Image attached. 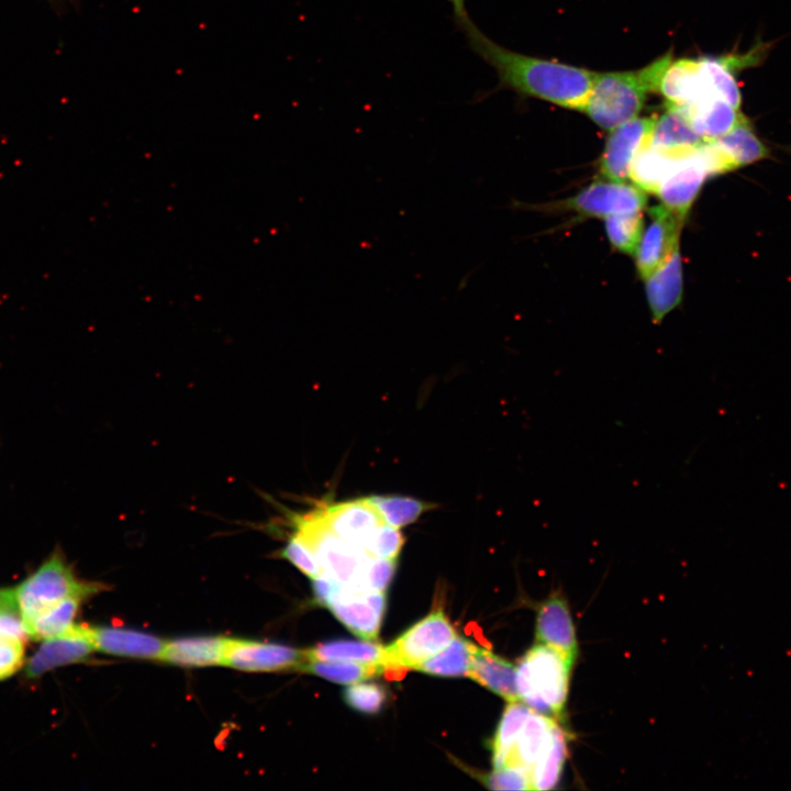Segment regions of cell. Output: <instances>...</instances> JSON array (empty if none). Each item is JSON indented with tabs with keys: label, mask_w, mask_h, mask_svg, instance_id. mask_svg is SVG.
Returning <instances> with one entry per match:
<instances>
[{
	"label": "cell",
	"mask_w": 791,
	"mask_h": 791,
	"mask_svg": "<svg viewBox=\"0 0 791 791\" xmlns=\"http://www.w3.org/2000/svg\"><path fill=\"white\" fill-rule=\"evenodd\" d=\"M452 21L468 48L492 67L499 89L538 98L562 108L582 111L594 71L521 54L491 40L472 20L466 0H446Z\"/></svg>",
	"instance_id": "cell-1"
},
{
	"label": "cell",
	"mask_w": 791,
	"mask_h": 791,
	"mask_svg": "<svg viewBox=\"0 0 791 791\" xmlns=\"http://www.w3.org/2000/svg\"><path fill=\"white\" fill-rule=\"evenodd\" d=\"M671 60V53H667L638 70L594 73L582 112L601 129L611 131L637 118L647 94L658 92Z\"/></svg>",
	"instance_id": "cell-2"
},
{
	"label": "cell",
	"mask_w": 791,
	"mask_h": 791,
	"mask_svg": "<svg viewBox=\"0 0 791 791\" xmlns=\"http://www.w3.org/2000/svg\"><path fill=\"white\" fill-rule=\"evenodd\" d=\"M737 62L732 57L671 60L660 79L658 92L670 107L726 101L739 109L740 91L732 71Z\"/></svg>",
	"instance_id": "cell-3"
},
{
	"label": "cell",
	"mask_w": 791,
	"mask_h": 791,
	"mask_svg": "<svg viewBox=\"0 0 791 791\" xmlns=\"http://www.w3.org/2000/svg\"><path fill=\"white\" fill-rule=\"evenodd\" d=\"M572 664L547 645H534L516 667L520 701L535 712L560 718L568 698Z\"/></svg>",
	"instance_id": "cell-4"
},
{
	"label": "cell",
	"mask_w": 791,
	"mask_h": 791,
	"mask_svg": "<svg viewBox=\"0 0 791 791\" xmlns=\"http://www.w3.org/2000/svg\"><path fill=\"white\" fill-rule=\"evenodd\" d=\"M103 586L80 580L60 550H55L15 589L16 609L25 627L46 610L71 597L87 599Z\"/></svg>",
	"instance_id": "cell-5"
},
{
	"label": "cell",
	"mask_w": 791,
	"mask_h": 791,
	"mask_svg": "<svg viewBox=\"0 0 791 791\" xmlns=\"http://www.w3.org/2000/svg\"><path fill=\"white\" fill-rule=\"evenodd\" d=\"M296 525V534L312 549L322 573L337 582L342 592H368L363 583V570L369 555L363 547L334 534L323 515L297 519Z\"/></svg>",
	"instance_id": "cell-6"
},
{
	"label": "cell",
	"mask_w": 791,
	"mask_h": 791,
	"mask_svg": "<svg viewBox=\"0 0 791 791\" xmlns=\"http://www.w3.org/2000/svg\"><path fill=\"white\" fill-rule=\"evenodd\" d=\"M456 636V630L445 613L442 610L432 612L386 646L383 667L392 665L415 669L447 647Z\"/></svg>",
	"instance_id": "cell-7"
},
{
	"label": "cell",
	"mask_w": 791,
	"mask_h": 791,
	"mask_svg": "<svg viewBox=\"0 0 791 791\" xmlns=\"http://www.w3.org/2000/svg\"><path fill=\"white\" fill-rule=\"evenodd\" d=\"M309 661L307 650L278 643L229 638L224 665L247 672L301 670Z\"/></svg>",
	"instance_id": "cell-8"
},
{
	"label": "cell",
	"mask_w": 791,
	"mask_h": 791,
	"mask_svg": "<svg viewBox=\"0 0 791 791\" xmlns=\"http://www.w3.org/2000/svg\"><path fill=\"white\" fill-rule=\"evenodd\" d=\"M647 202L645 191L624 180L595 181L568 202V207L581 214L608 218L640 212Z\"/></svg>",
	"instance_id": "cell-9"
},
{
	"label": "cell",
	"mask_w": 791,
	"mask_h": 791,
	"mask_svg": "<svg viewBox=\"0 0 791 791\" xmlns=\"http://www.w3.org/2000/svg\"><path fill=\"white\" fill-rule=\"evenodd\" d=\"M651 222L636 249V266L643 279L660 268L678 249L679 234L686 216L666 205L649 209Z\"/></svg>",
	"instance_id": "cell-10"
},
{
	"label": "cell",
	"mask_w": 791,
	"mask_h": 791,
	"mask_svg": "<svg viewBox=\"0 0 791 791\" xmlns=\"http://www.w3.org/2000/svg\"><path fill=\"white\" fill-rule=\"evenodd\" d=\"M656 119L635 118L612 130L600 159V170L608 179L630 178L636 156L649 144Z\"/></svg>",
	"instance_id": "cell-11"
},
{
	"label": "cell",
	"mask_w": 791,
	"mask_h": 791,
	"mask_svg": "<svg viewBox=\"0 0 791 791\" xmlns=\"http://www.w3.org/2000/svg\"><path fill=\"white\" fill-rule=\"evenodd\" d=\"M94 650L90 626L75 624L64 635L43 642L27 660L25 677L36 679L55 668L81 662Z\"/></svg>",
	"instance_id": "cell-12"
},
{
	"label": "cell",
	"mask_w": 791,
	"mask_h": 791,
	"mask_svg": "<svg viewBox=\"0 0 791 791\" xmlns=\"http://www.w3.org/2000/svg\"><path fill=\"white\" fill-rule=\"evenodd\" d=\"M327 608L355 635L376 639L386 612V594L385 591H339Z\"/></svg>",
	"instance_id": "cell-13"
},
{
	"label": "cell",
	"mask_w": 791,
	"mask_h": 791,
	"mask_svg": "<svg viewBox=\"0 0 791 791\" xmlns=\"http://www.w3.org/2000/svg\"><path fill=\"white\" fill-rule=\"evenodd\" d=\"M536 638L570 660L578 656V642L567 600L555 592L544 600L536 613Z\"/></svg>",
	"instance_id": "cell-14"
},
{
	"label": "cell",
	"mask_w": 791,
	"mask_h": 791,
	"mask_svg": "<svg viewBox=\"0 0 791 791\" xmlns=\"http://www.w3.org/2000/svg\"><path fill=\"white\" fill-rule=\"evenodd\" d=\"M96 650L135 659H161L166 642L160 637L125 627H90Z\"/></svg>",
	"instance_id": "cell-15"
},
{
	"label": "cell",
	"mask_w": 791,
	"mask_h": 791,
	"mask_svg": "<svg viewBox=\"0 0 791 791\" xmlns=\"http://www.w3.org/2000/svg\"><path fill=\"white\" fill-rule=\"evenodd\" d=\"M322 515L334 534L360 547L367 536L382 523L378 511L367 498L332 505Z\"/></svg>",
	"instance_id": "cell-16"
},
{
	"label": "cell",
	"mask_w": 791,
	"mask_h": 791,
	"mask_svg": "<svg viewBox=\"0 0 791 791\" xmlns=\"http://www.w3.org/2000/svg\"><path fill=\"white\" fill-rule=\"evenodd\" d=\"M227 640L222 636L176 638L166 642L160 660L185 668L223 666Z\"/></svg>",
	"instance_id": "cell-17"
},
{
	"label": "cell",
	"mask_w": 791,
	"mask_h": 791,
	"mask_svg": "<svg viewBox=\"0 0 791 791\" xmlns=\"http://www.w3.org/2000/svg\"><path fill=\"white\" fill-rule=\"evenodd\" d=\"M645 281L653 321L660 323L681 300L683 279L679 248Z\"/></svg>",
	"instance_id": "cell-18"
},
{
	"label": "cell",
	"mask_w": 791,
	"mask_h": 791,
	"mask_svg": "<svg viewBox=\"0 0 791 791\" xmlns=\"http://www.w3.org/2000/svg\"><path fill=\"white\" fill-rule=\"evenodd\" d=\"M468 677L508 702L520 700L516 667L486 648L474 645Z\"/></svg>",
	"instance_id": "cell-19"
},
{
	"label": "cell",
	"mask_w": 791,
	"mask_h": 791,
	"mask_svg": "<svg viewBox=\"0 0 791 791\" xmlns=\"http://www.w3.org/2000/svg\"><path fill=\"white\" fill-rule=\"evenodd\" d=\"M555 726L553 717L532 710L504 766H517L531 772L550 744Z\"/></svg>",
	"instance_id": "cell-20"
},
{
	"label": "cell",
	"mask_w": 791,
	"mask_h": 791,
	"mask_svg": "<svg viewBox=\"0 0 791 791\" xmlns=\"http://www.w3.org/2000/svg\"><path fill=\"white\" fill-rule=\"evenodd\" d=\"M670 107V105H667ZM703 140H714L735 126L742 116L738 108L726 101H714L688 108H676Z\"/></svg>",
	"instance_id": "cell-21"
},
{
	"label": "cell",
	"mask_w": 791,
	"mask_h": 791,
	"mask_svg": "<svg viewBox=\"0 0 791 791\" xmlns=\"http://www.w3.org/2000/svg\"><path fill=\"white\" fill-rule=\"evenodd\" d=\"M309 661H355L364 664L386 662V647L368 640L336 639L320 643L307 649Z\"/></svg>",
	"instance_id": "cell-22"
},
{
	"label": "cell",
	"mask_w": 791,
	"mask_h": 791,
	"mask_svg": "<svg viewBox=\"0 0 791 791\" xmlns=\"http://www.w3.org/2000/svg\"><path fill=\"white\" fill-rule=\"evenodd\" d=\"M704 141L694 132L680 111L666 105V112L656 119L648 145L657 148L676 149L694 146Z\"/></svg>",
	"instance_id": "cell-23"
},
{
	"label": "cell",
	"mask_w": 791,
	"mask_h": 791,
	"mask_svg": "<svg viewBox=\"0 0 791 791\" xmlns=\"http://www.w3.org/2000/svg\"><path fill=\"white\" fill-rule=\"evenodd\" d=\"M367 500L378 511L383 523L397 528L416 522L425 512L437 504L421 499L399 494H375Z\"/></svg>",
	"instance_id": "cell-24"
},
{
	"label": "cell",
	"mask_w": 791,
	"mask_h": 791,
	"mask_svg": "<svg viewBox=\"0 0 791 791\" xmlns=\"http://www.w3.org/2000/svg\"><path fill=\"white\" fill-rule=\"evenodd\" d=\"M474 644L456 636L447 648L422 661L414 670L439 677H468Z\"/></svg>",
	"instance_id": "cell-25"
},
{
	"label": "cell",
	"mask_w": 791,
	"mask_h": 791,
	"mask_svg": "<svg viewBox=\"0 0 791 791\" xmlns=\"http://www.w3.org/2000/svg\"><path fill=\"white\" fill-rule=\"evenodd\" d=\"M711 141L729 157L735 167L751 163L766 155V147L757 138L744 115L733 129Z\"/></svg>",
	"instance_id": "cell-26"
},
{
	"label": "cell",
	"mask_w": 791,
	"mask_h": 791,
	"mask_svg": "<svg viewBox=\"0 0 791 791\" xmlns=\"http://www.w3.org/2000/svg\"><path fill=\"white\" fill-rule=\"evenodd\" d=\"M531 711L532 709L520 700L508 702L491 743L494 768L506 762Z\"/></svg>",
	"instance_id": "cell-27"
},
{
	"label": "cell",
	"mask_w": 791,
	"mask_h": 791,
	"mask_svg": "<svg viewBox=\"0 0 791 791\" xmlns=\"http://www.w3.org/2000/svg\"><path fill=\"white\" fill-rule=\"evenodd\" d=\"M81 601L67 598L43 612L26 626L30 638L45 640L67 633L75 625Z\"/></svg>",
	"instance_id": "cell-28"
},
{
	"label": "cell",
	"mask_w": 791,
	"mask_h": 791,
	"mask_svg": "<svg viewBox=\"0 0 791 791\" xmlns=\"http://www.w3.org/2000/svg\"><path fill=\"white\" fill-rule=\"evenodd\" d=\"M567 757V738L556 724L550 744L531 770L532 790H550L558 783Z\"/></svg>",
	"instance_id": "cell-29"
},
{
	"label": "cell",
	"mask_w": 791,
	"mask_h": 791,
	"mask_svg": "<svg viewBox=\"0 0 791 791\" xmlns=\"http://www.w3.org/2000/svg\"><path fill=\"white\" fill-rule=\"evenodd\" d=\"M300 671L319 676L332 682L353 684L382 675L383 666L355 661L310 660Z\"/></svg>",
	"instance_id": "cell-30"
},
{
	"label": "cell",
	"mask_w": 791,
	"mask_h": 791,
	"mask_svg": "<svg viewBox=\"0 0 791 791\" xmlns=\"http://www.w3.org/2000/svg\"><path fill=\"white\" fill-rule=\"evenodd\" d=\"M642 212L605 218V232L611 244L622 253L635 255L643 233Z\"/></svg>",
	"instance_id": "cell-31"
},
{
	"label": "cell",
	"mask_w": 791,
	"mask_h": 791,
	"mask_svg": "<svg viewBox=\"0 0 791 791\" xmlns=\"http://www.w3.org/2000/svg\"><path fill=\"white\" fill-rule=\"evenodd\" d=\"M387 690L377 683H353L343 692L345 703L365 714L379 713L387 703Z\"/></svg>",
	"instance_id": "cell-32"
},
{
	"label": "cell",
	"mask_w": 791,
	"mask_h": 791,
	"mask_svg": "<svg viewBox=\"0 0 791 791\" xmlns=\"http://www.w3.org/2000/svg\"><path fill=\"white\" fill-rule=\"evenodd\" d=\"M403 545L404 537L399 528L382 522L367 536L361 547L369 556L396 559Z\"/></svg>",
	"instance_id": "cell-33"
},
{
	"label": "cell",
	"mask_w": 791,
	"mask_h": 791,
	"mask_svg": "<svg viewBox=\"0 0 791 791\" xmlns=\"http://www.w3.org/2000/svg\"><path fill=\"white\" fill-rule=\"evenodd\" d=\"M280 556L311 579H314L322 573V569L314 553L296 533L289 538L285 547L281 549Z\"/></svg>",
	"instance_id": "cell-34"
},
{
	"label": "cell",
	"mask_w": 791,
	"mask_h": 791,
	"mask_svg": "<svg viewBox=\"0 0 791 791\" xmlns=\"http://www.w3.org/2000/svg\"><path fill=\"white\" fill-rule=\"evenodd\" d=\"M484 784L492 790H532L531 772L522 767L505 765L494 768L484 778Z\"/></svg>",
	"instance_id": "cell-35"
},
{
	"label": "cell",
	"mask_w": 791,
	"mask_h": 791,
	"mask_svg": "<svg viewBox=\"0 0 791 791\" xmlns=\"http://www.w3.org/2000/svg\"><path fill=\"white\" fill-rule=\"evenodd\" d=\"M396 568V559L369 556L363 570L366 591H385L394 576Z\"/></svg>",
	"instance_id": "cell-36"
},
{
	"label": "cell",
	"mask_w": 791,
	"mask_h": 791,
	"mask_svg": "<svg viewBox=\"0 0 791 791\" xmlns=\"http://www.w3.org/2000/svg\"><path fill=\"white\" fill-rule=\"evenodd\" d=\"M24 642L0 636V680L11 677L24 662Z\"/></svg>",
	"instance_id": "cell-37"
},
{
	"label": "cell",
	"mask_w": 791,
	"mask_h": 791,
	"mask_svg": "<svg viewBox=\"0 0 791 791\" xmlns=\"http://www.w3.org/2000/svg\"><path fill=\"white\" fill-rule=\"evenodd\" d=\"M312 580L313 593L316 603L327 608L330 602L339 593V584L324 573H321Z\"/></svg>",
	"instance_id": "cell-38"
},
{
	"label": "cell",
	"mask_w": 791,
	"mask_h": 791,
	"mask_svg": "<svg viewBox=\"0 0 791 791\" xmlns=\"http://www.w3.org/2000/svg\"><path fill=\"white\" fill-rule=\"evenodd\" d=\"M1 608L16 609L14 589H0V609Z\"/></svg>",
	"instance_id": "cell-39"
}]
</instances>
